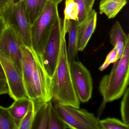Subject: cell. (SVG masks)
Returning a JSON list of instances; mask_svg holds the SVG:
<instances>
[{"label": "cell", "mask_w": 129, "mask_h": 129, "mask_svg": "<svg viewBox=\"0 0 129 129\" xmlns=\"http://www.w3.org/2000/svg\"><path fill=\"white\" fill-rule=\"evenodd\" d=\"M67 33L65 23L63 21L58 61L51 77L52 99L62 104L79 109L80 102L72 83L70 63L68 58L66 40Z\"/></svg>", "instance_id": "6da1fadb"}, {"label": "cell", "mask_w": 129, "mask_h": 129, "mask_svg": "<svg viewBox=\"0 0 129 129\" xmlns=\"http://www.w3.org/2000/svg\"><path fill=\"white\" fill-rule=\"evenodd\" d=\"M129 38L117 66L110 74L104 76L99 85L100 93L103 100L101 111L107 103L118 99L127 88L129 80Z\"/></svg>", "instance_id": "7a4b0ae2"}, {"label": "cell", "mask_w": 129, "mask_h": 129, "mask_svg": "<svg viewBox=\"0 0 129 129\" xmlns=\"http://www.w3.org/2000/svg\"><path fill=\"white\" fill-rule=\"evenodd\" d=\"M58 4L48 0L40 15L31 25L32 49L41 56L59 13Z\"/></svg>", "instance_id": "3957f363"}, {"label": "cell", "mask_w": 129, "mask_h": 129, "mask_svg": "<svg viewBox=\"0 0 129 129\" xmlns=\"http://www.w3.org/2000/svg\"><path fill=\"white\" fill-rule=\"evenodd\" d=\"M0 13L7 26L14 31L22 44L32 49L31 25L25 12L22 0L9 4Z\"/></svg>", "instance_id": "277c9868"}, {"label": "cell", "mask_w": 129, "mask_h": 129, "mask_svg": "<svg viewBox=\"0 0 129 129\" xmlns=\"http://www.w3.org/2000/svg\"><path fill=\"white\" fill-rule=\"evenodd\" d=\"M53 105L70 129H100L99 118L84 109L62 104L52 99Z\"/></svg>", "instance_id": "5b68a950"}, {"label": "cell", "mask_w": 129, "mask_h": 129, "mask_svg": "<svg viewBox=\"0 0 129 129\" xmlns=\"http://www.w3.org/2000/svg\"><path fill=\"white\" fill-rule=\"evenodd\" d=\"M0 61L6 75L10 97L14 100L28 97L22 73L18 66L10 57L1 51Z\"/></svg>", "instance_id": "8992f818"}, {"label": "cell", "mask_w": 129, "mask_h": 129, "mask_svg": "<svg viewBox=\"0 0 129 129\" xmlns=\"http://www.w3.org/2000/svg\"><path fill=\"white\" fill-rule=\"evenodd\" d=\"M63 20L58 14L41 58L47 73L52 77L57 66L60 52Z\"/></svg>", "instance_id": "52a82bcc"}, {"label": "cell", "mask_w": 129, "mask_h": 129, "mask_svg": "<svg viewBox=\"0 0 129 129\" xmlns=\"http://www.w3.org/2000/svg\"><path fill=\"white\" fill-rule=\"evenodd\" d=\"M70 70L74 88L80 102L85 103L92 98L93 81L91 74L79 61L70 63Z\"/></svg>", "instance_id": "ba28073f"}, {"label": "cell", "mask_w": 129, "mask_h": 129, "mask_svg": "<svg viewBox=\"0 0 129 129\" xmlns=\"http://www.w3.org/2000/svg\"><path fill=\"white\" fill-rule=\"evenodd\" d=\"M34 65L33 74L35 99L47 103L52 99L51 77L45 69L41 56L34 51Z\"/></svg>", "instance_id": "9c48e42d"}, {"label": "cell", "mask_w": 129, "mask_h": 129, "mask_svg": "<svg viewBox=\"0 0 129 129\" xmlns=\"http://www.w3.org/2000/svg\"><path fill=\"white\" fill-rule=\"evenodd\" d=\"M22 45L23 44L15 33L7 26L0 38V51L10 57L21 71Z\"/></svg>", "instance_id": "30bf717a"}, {"label": "cell", "mask_w": 129, "mask_h": 129, "mask_svg": "<svg viewBox=\"0 0 129 129\" xmlns=\"http://www.w3.org/2000/svg\"><path fill=\"white\" fill-rule=\"evenodd\" d=\"M22 57L21 71L25 87L28 98L35 99L33 83V74L34 65V55L32 49L23 45L21 46Z\"/></svg>", "instance_id": "8fae6325"}, {"label": "cell", "mask_w": 129, "mask_h": 129, "mask_svg": "<svg viewBox=\"0 0 129 129\" xmlns=\"http://www.w3.org/2000/svg\"><path fill=\"white\" fill-rule=\"evenodd\" d=\"M97 13L92 10L85 19L77 26V49L82 52L85 49L96 29Z\"/></svg>", "instance_id": "7c38bea8"}, {"label": "cell", "mask_w": 129, "mask_h": 129, "mask_svg": "<svg viewBox=\"0 0 129 129\" xmlns=\"http://www.w3.org/2000/svg\"><path fill=\"white\" fill-rule=\"evenodd\" d=\"M110 41L112 45L115 47L118 53V59L114 63L112 69L116 68L124 50L127 40L129 38V34L126 35L122 29L118 21L113 25L109 34Z\"/></svg>", "instance_id": "4fadbf2b"}, {"label": "cell", "mask_w": 129, "mask_h": 129, "mask_svg": "<svg viewBox=\"0 0 129 129\" xmlns=\"http://www.w3.org/2000/svg\"><path fill=\"white\" fill-rule=\"evenodd\" d=\"M48 0H22L26 16L32 25L40 15Z\"/></svg>", "instance_id": "5bb4252c"}, {"label": "cell", "mask_w": 129, "mask_h": 129, "mask_svg": "<svg viewBox=\"0 0 129 129\" xmlns=\"http://www.w3.org/2000/svg\"><path fill=\"white\" fill-rule=\"evenodd\" d=\"M29 102L30 99L28 97L21 98L15 100L14 103L10 107L7 108L15 120L18 129L22 120L27 111Z\"/></svg>", "instance_id": "9a60e30c"}, {"label": "cell", "mask_w": 129, "mask_h": 129, "mask_svg": "<svg viewBox=\"0 0 129 129\" xmlns=\"http://www.w3.org/2000/svg\"><path fill=\"white\" fill-rule=\"evenodd\" d=\"M77 21L70 20L68 28L69 40L68 51V58L70 63L75 60L77 55Z\"/></svg>", "instance_id": "2e32d148"}, {"label": "cell", "mask_w": 129, "mask_h": 129, "mask_svg": "<svg viewBox=\"0 0 129 129\" xmlns=\"http://www.w3.org/2000/svg\"><path fill=\"white\" fill-rule=\"evenodd\" d=\"M127 0H101L99 9L108 19L114 18L126 4Z\"/></svg>", "instance_id": "e0dca14e"}, {"label": "cell", "mask_w": 129, "mask_h": 129, "mask_svg": "<svg viewBox=\"0 0 129 129\" xmlns=\"http://www.w3.org/2000/svg\"><path fill=\"white\" fill-rule=\"evenodd\" d=\"M35 114L31 129H48L49 106L48 102L35 106Z\"/></svg>", "instance_id": "ac0fdd59"}, {"label": "cell", "mask_w": 129, "mask_h": 129, "mask_svg": "<svg viewBox=\"0 0 129 129\" xmlns=\"http://www.w3.org/2000/svg\"><path fill=\"white\" fill-rule=\"evenodd\" d=\"M49 106L48 129H70L69 126L63 120L58 112L53 105L51 101L48 102Z\"/></svg>", "instance_id": "d6986e66"}, {"label": "cell", "mask_w": 129, "mask_h": 129, "mask_svg": "<svg viewBox=\"0 0 129 129\" xmlns=\"http://www.w3.org/2000/svg\"><path fill=\"white\" fill-rule=\"evenodd\" d=\"M0 129H18L7 108L0 106Z\"/></svg>", "instance_id": "ffe728a7"}, {"label": "cell", "mask_w": 129, "mask_h": 129, "mask_svg": "<svg viewBox=\"0 0 129 129\" xmlns=\"http://www.w3.org/2000/svg\"><path fill=\"white\" fill-rule=\"evenodd\" d=\"M99 125L100 129H129V125L114 118H108L99 120Z\"/></svg>", "instance_id": "44dd1931"}, {"label": "cell", "mask_w": 129, "mask_h": 129, "mask_svg": "<svg viewBox=\"0 0 129 129\" xmlns=\"http://www.w3.org/2000/svg\"><path fill=\"white\" fill-rule=\"evenodd\" d=\"M78 5L75 0H66L64 10V19L66 20L78 21Z\"/></svg>", "instance_id": "7402d4cb"}, {"label": "cell", "mask_w": 129, "mask_h": 129, "mask_svg": "<svg viewBox=\"0 0 129 129\" xmlns=\"http://www.w3.org/2000/svg\"><path fill=\"white\" fill-rule=\"evenodd\" d=\"M35 114L34 103L30 99L29 106L24 117L22 120L18 129H31Z\"/></svg>", "instance_id": "603a6c76"}, {"label": "cell", "mask_w": 129, "mask_h": 129, "mask_svg": "<svg viewBox=\"0 0 129 129\" xmlns=\"http://www.w3.org/2000/svg\"><path fill=\"white\" fill-rule=\"evenodd\" d=\"M121 103L120 112L121 118L124 123L129 125V89L127 88L123 94Z\"/></svg>", "instance_id": "cb8c5ba5"}, {"label": "cell", "mask_w": 129, "mask_h": 129, "mask_svg": "<svg viewBox=\"0 0 129 129\" xmlns=\"http://www.w3.org/2000/svg\"><path fill=\"white\" fill-rule=\"evenodd\" d=\"M118 59V53L117 50L115 47L110 51L106 56V58L103 64L99 68V70L100 71H103L105 70L109 65L111 63H114Z\"/></svg>", "instance_id": "d4e9b609"}, {"label": "cell", "mask_w": 129, "mask_h": 129, "mask_svg": "<svg viewBox=\"0 0 129 129\" xmlns=\"http://www.w3.org/2000/svg\"><path fill=\"white\" fill-rule=\"evenodd\" d=\"M9 88L6 80L0 78V95L9 93Z\"/></svg>", "instance_id": "484cf974"}, {"label": "cell", "mask_w": 129, "mask_h": 129, "mask_svg": "<svg viewBox=\"0 0 129 129\" xmlns=\"http://www.w3.org/2000/svg\"><path fill=\"white\" fill-rule=\"evenodd\" d=\"M21 1L22 0H0V12L9 4L18 3Z\"/></svg>", "instance_id": "4316f807"}, {"label": "cell", "mask_w": 129, "mask_h": 129, "mask_svg": "<svg viewBox=\"0 0 129 129\" xmlns=\"http://www.w3.org/2000/svg\"><path fill=\"white\" fill-rule=\"evenodd\" d=\"M6 24L5 23V21L3 18V16L0 13V38L1 37L3 32L4 31V30L7 27Z\"/></svg>", "instance_id": "83f0119b"}, {"label": "cell", "mask_w": 129, "mask_h": 129, "mask_svg": "<svg viewBox=\"0 0 129 129\" xmlns=\"http://www.w3.org/2000/svg\"><path fill=\"white\" fill-rule=\"evenodd\" d=\"M87 9L89 12L92 10L94 4L95 0H84Z\"/></svg>", "instance_id": "f1b7e54d"}, {"label": "cell", "mask_w": 129, "mask_h": 129, "mask_svg": "<svg viewBox=\"0 0 129 129\" xmlns=\"http://www.w3.org/2000/svg\"><path fill=\"white\" fill-rule=\"evenodd\" d=\"M0 78L6 80V75H5L4 71L1 61H0Z\"/></svg>", "instance_id": "f546056e"}, {"label": "cell", "mask_w": 129, "mask_h": 129, "mask_svg": "<svg viewBox=\"0 0 129 129\" xmlns=\"http://www.w3.org/2000/svg\"><path fill=\"white\" fill-rule=\"evenodd\" d=\"M49 1L55 4L58 5L63 0H49Z\"/></svg>", "instance_id": "4dcf8cb0"}]
</instances>
